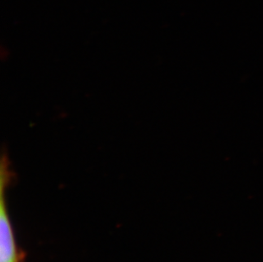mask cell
<instances>
[{"label":"cell","instance_id":"obj_1","mask_svg":"<svg viewBox=\"0 0 263 262\" xmlns=\"http://www.w3.org/2000/svg\"><path fill=\"white\" fill-rule=\"evenodd\" d=\"M1 176V202H0V262H21L23 254L18 250L12 225L5 200V188L8 183V174L2 171Z\"/></svg>","mask_w":263,"mask_h":262}]
</instances>
